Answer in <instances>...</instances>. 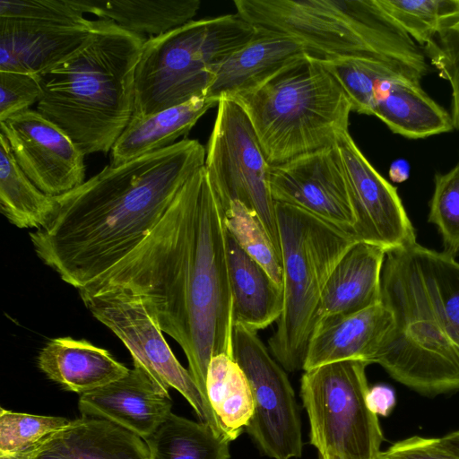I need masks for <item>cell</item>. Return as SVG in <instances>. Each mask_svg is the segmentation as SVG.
Here are the masks:
<instances>
[{
	"mask_svg": "<svg viewBox=\"0 0 459 459\" xmlns=\"http://www.w3.org/2000/svg\"><path fill=\"white\" fill-rule=\"evenodd\" d=\"M381 303L392 324L371 363L424 395L459 391V262L417 241L387 250Z\"/></svg>",
	"mask_w": 459,
	"mask_h": 459,
	"instance_id": "obj_3",
	"label": "cell"
},
{
	"mask_svg": "<svg viewBox=\"0 0 459 459\" xmlns=\"http://www.w3.org/2000/svg\"><path fill=\"white\" fill-rule=\"evenodd\" d=\"M256 32L236 13L193 20L146 39L135 70L133 117L205 97L214 69Z\"/></svg>",
	"mask_w": 459,
	"mask_h": 459,
	"instance_id": "obj_8",
	"label": "cell"
},
{
	"mask_svg": "<svg viewBox=\"0 0 459 459\" xmlns=\"http://www.w3.org/2000/svg\"><path fill=\"white\" fill-rule=\"evenodd\" d=\"M230 99L247 113L270 166L334 146L352 111L336 78L307 55Z\"/></svg>",
	"mask_w": 459,
	"mask_h": 459,
	"instance_id": "obj_6",
	"label": "cell"
},
{
	"mask_svg": "<svg viewBox=\"0 0 459 459\" xmlns=\"http://www.w3.org/2000/svg\"><path fill=\"white\" fill-rule=\"evenodd\" d=\"M384 459H459V455L449 449L441 437L413 436L393 444L381 452Z\"/></svg>",
	"mask_w": 459,
	"mask_h": 459,
	"instance_id": "obj_38",
	"label": "cell"
},
{
	"mask_svg": "<svg viewBox=\"0 0 459 459\" xmlns=\"http://www.w3.org/2000/svg\"><path fill=\"white\" fill-rule=\"evenodd\" d=\"M429 221L434 224L446 252L459 254V162L446 173H436Z\"/></svg>",
	"mask_w": 459,
	"mask_h": 459,
	"instance_id": "obj_33",
	"label": "cell"
},
{
	"mask_svg": "<svg viewBox=\"0 0 459 459\" xmlns=\"http://www.w3.org/2000/svg\"><path fill=\"white\" fill-rule=\"evenodd\" d=\"M0 207L20 229L44 226L56 209L55 196L40 191L19 167L10 144L0 133Z\"/></svg>",
	"mask_w": 459,
	"mask_h": 459,
	"instance_id": "obj_28",
	"label": "cell"
},
{
	"mask_svg": "<svg viewBox=\"0 0 459 459\" xmlns=\"http://www.w3.org/2000/svg\"><path fill=\"white\" fill-rule=\"evenodd\" d=\"M234 5L246 22L294 39L312 58L378 60L420 81L429 71L424 51L377 0H235Z\"/></svg>",
	"mask_w": 459,
	"mask_h": 459,
	"instance_id": "obj_5",
	"label": "cell"
},
{
	"mask_svg": "<svg viewBox=\"0 0 459 459\" xmlns=\"http://www.w3.org/2000/svg\"><path fill=\"white\" fill-rule=\"evenodd\" d=\"M217 107L204 163L210 182L225 209L238 201L259 216L281 254L270 164L255 131L236 100L221 98Z\"/></svg>",
	"mask_w": 459,
	"mask_h": 459,
	"instance_id": "obj_11",
	"label": "cell"
},
{
	"mask_svg": "<svg viewBox=\"0 0 459 459\" xmlns=\"http://www.w3.org/2000/svg\"><path fill=\"white\" fill-rule=\"evenodd\" d=\"M225 207L204 166L184 183L150 234L88 285L139 296L161 331L182 348L204 398L211 359L232 357L233 302Z\"/></svg>",
	"mask_w": 459,
	"mask_h": 459,
	"instance_id": "obj_1",
	"label": "cell"
},
{
	"mask_svg": "<svg viewBox=\"0 0 459 459\" xmlns=\"http://www.w3.org/2000/svg\"><path fill=\"white\" fill-rule=\"evenodd\" d=\"M26 450L14 454H0V459H25Z\"/></svg>",
	"mask_w": 459,
	"mask_h": 459,
	"instance_id": "obj_42",
	"label": "cell"
},
{
	"mask_svg": "<svg viewBox=\"0 0 459 459\" xmlns=\"http://www.w3.org/2000/svg\"><path fill=\"white\" fill-rule=\"evenodd\" d=\"M41 93L38 74L0 71V122L29 109Z\"/></svg>",
	"mask_w": 459,
	"mask_h": 459,
	"instance_id": "obj_36",
	"label": "cell"
},
{
	"mask_svg": "<svg viewBox=\"0 0 459 459\" xmlns=\"http://www.w3.org/2000/svg\"><path fill=\"white\" fill-rule=\"evenodd\" d=\"M40 442L62 459H150L144 439L105 419L81 416Z\"/></svg>",
	"mask_w": 459,
	"mask_h": 459,
	"instance_id": "obj_24",
	"label": "cell"
},
{
	"mask_svg": "<svg viewBox=\"0 0 459 459\" xmlns=\"http://www.w3.org/2000/svg\"><path fill=\"white\" fill-rule=\"evenodd\" d=\"M367 403L376 415L388 416L395 405L394 391L385 385H374L368 392Z\"/></svg>",
	"mask_w": 459,
	"mask_h": 459,
	"instance_id": "obj_39",
	"label": "cell"
},
{
	"mask_svg": "<svg viewBox=\"0 0 459 459\" xmlns=\"http://www.w3.org/2000/svg\"><path fill=\"white\" fill-rule=\"evenodd\" d=\"M83 417L105 419L148 439L172 413L169 393L137 362L122 377L80 395Z\"/></svg>",
	"mask_w": 459,
	"mask_h": 459,
	"instance_id": "obj_16",
	"label": "cell"
},
{
	"mask_svg": "<svg viewBox=\"0 0 459 459\" xmlns=\"http://www.w3.org/2000/svg\"><path fill=\"white\" fill-rule=\"evenodd\" d=\"M25 459H62L57 455L54 454L48 448H46L40 440L33 446L30 447L26 451Z\"/></svg>",
	"mask_w": 459,
	"mask_h": 459,
	"instance_id": "obj_40",
	"label": "cell"
},
{
	"mask_svg": "<svg viewBox=\"0 0 459 459\" xmlns=\"http://www.w3.org/2000/svg\"><path fill=\"white\" fill-rule=\"evenodd\" d=\"M228 265L234 325L257 332L277 321L283 308L282 288L229 233Z\"/></svg>",
	"mask_w": 459,
	"mask_h": 459,
	"instance_id": "obj_23",
	"label": "cell"
},
{
	"mask_svg": "<svg viewBox=\"0 0 459 459\" xmlns=\"http://www.w3.org/2000/svg\"><path fill=\"white\" fill-rule=\"evenodd\" d=\"M92 20L0 19V71L39 74L77 49Z\"/></svg>",
	"mask_w": 459,
	"mask_h": 459,
	"instance_id": "obj_17",
	"label": "cell"
},
{
	"mask_svg": "<svg viewBox=\"0 0 459 459\" xmlns=\"http://www.w3.org/2000/svg\"><path fill=\"white\" fill-rule=\"evenodd\" d=\"M378 459H384V458H382L381 456H379V458H378Z\"/></svg>",
	"mask_w": 459,
	"mask_h": 459,
	"instance_id": "obj_44",
	"label": "cell"
},
{
	"mask_svg": "<svg viewBox=\"0 0 459 459\" xmlns=\"http://www.w3.org/2000/svg\"><path fill=\"white\" fill-rule=\"evenodd\" d=\"M13 157L30 180L44 194L59 196L85 180L84 154L57 126L36 109L0 122Z\"/></svg>",
	"mask_w": 459,
	"mask_h": 459,
	"instance_id": "obj_15",
	"label": "cell"
},
{
	"mask_svg": "<svg viewBox=\"0 0 459 459\" xmlns=\"http://www.w3.org/2000/svg\"><path fill=\"white\" fill-rule=\"evenodd\" d=\"M145 40L112 22L92 20L85 41L39 74L42 93L36 110L84 155L108 153L131 120Z\"/></svg>",
	"mask_w": 459,
	"mask_h": 459,
	"instance_id": "obj_4",
	"label": "cell"
},
{
	"mask_svg": "<svg viewBox=\"0 0 459 459\" xmlns=\"http://www.w3.org/2000/svg\"><path fill=\"white\" fill-rule=\"evenodd\" d=\"M335 146L355 217V240L386 251L415 242V230L396 187L368 160L349 130L339 134Z\"/></svg>",
	"mask_w": 459,
	"mask_h": 459,
	"instance_id": "obj_13",
	"label": "cell"
},
{
	"mask_svg": "<svg viewBox=\"0 0 459 459\" xmlns=\"http://www.w3.org/2000/svg\"><path fill=\"white\" fill-rule=\"evenodd\" d=\"M232 359L246 375L254 413L245 430L273 459L302 455L301 421L294 390L284 368L271 356L255 331L235 324Z\"/></svg>",
	"mask_w": 459,
	"mask_h": 459,
	"instance_id": "obj_12",
	"label": "cell"
},
{
	"mask_svg": "<svg viewBox=\"0 0 459 459\" xmlns=\"http://www.w3.org/2000/svg\"><path fill=\"white\" fill-rule=\"evenodd\" d=\"M145 441L150 459H230L227 437L173 412Z\"/></svg>",
	"mask_w": 459,
	"mask_h": 459,
	"instance_id": "obj_29",
	"label": "cell"
},
{
	"mask_svg": "<svg viewBox=\"0 0 459 459\" xmlns=\"http://www.w3.org/2000/svg\"><path fill=\"white\" fill-rule=\"evenodd\" d=\"M224 222L238 246L282 288L281 256L259 216L242 203L232 201L225 209Z\"/></svg>",
	"mask_w": 459,
	"mask_h": 459,
	"instance_id": "obj_31",
	"label": "cell"
},
{
	"mask_svg": "<svg viewBox=\"0 0 459 459\" xmlns=\"http://www.w3.org/2000/svg\"><path fill=\"white\" fill-rule=\"evenodd\" d=\"M195 139L117 166H106L70 192L55 196L49 221L30 233L39 259L78 290L133 251L161 219L188 178L204 166Z\"/></svg>",
	"mask_w": 459,
	"mask_h": 459,
	"instance_id": "obj_2",
	"label": "cell"
},
{
	"mask_svg": "<svg viewBox=\"0 0 459 459\" xmlns=\"http://www.w3.org/2000/svg\"><path fill=\"white\" fill-rule=\"evenodd\" d=\"M320 459H342L338 455H333V454H324L320 455Z\"/></svg>",
	"mask_w": 459,
	"mask_h": 459,
	"instance_id": "obj_43",
	"label": "cell"
},
{
	"mask_svg": "<svg viewBox=\"0 0 459 459\" xmlns=\"http://www.w3.org/2000/svg\"><path fill=\"white\" fill-rule=\"evenodd\" d=\"M378 4L419 46L459 17V0H377Z\"/></svg>",
	"mask_w": 459,
	"mask_h": 459,
	"instance_id": "obj_32",
	"label": "cell"
},
{
	"mask_svg": "<svg viewBox=\"0 0 459 459\" xmlns=\"http://www.w3.org/2000/svg\"><path fill=\"white\" fill-rule=\"evenodd\" d=\"M372 116L394 134L423 139L455 129L451 114L409 79L383 83L377 92Z\"/></svg>",
	"mask_w": 459,
	"mask_h": 459,
	"instance_id": "obj_22",
	"label": "cell"
},
{
	"mask_svg": "<svg viewBox=\"0 0 459 459\" xmlns=\"http://www.w3.org/2000/svg\"><path fill=\"white\" fill-rule=\"evenodd\" d=\"M283 273V308L269 347L287 371L303 369L325 286L352 237L313 214L275 203Z\"/></svg>",
	"mask_w": 459,
	"mask_h": 459,
	"instance_id": "obj_7",
	"label": "cell"
},
{
	"mask_svg": "<svg viewBox=\"0 0 459 459\" xmlns=\"http://www.w3.org/2000/svg\"><path fill=\"white\" fill-rule=\"evenodd\" d=\"M305 55L294 39L257 28L250 41L214 69L205 97L219 101L253 90Z\"/></svg>",
	"mask_w": 459,
	"mask_h": 459,
	"instance_id": "obj_19",
	"label": "cell"
},
{
	"mask_svg": "<svg viewBox=\"0 0 459 459\" xmlns=\"http://www.w3.org/2000/svg\"><path fill=\"white\" fill-rule=\"evenodd\" d=\"M79 294L91 315L125 344L133 362L139 363L165 391L174 388L179 392L201 422L225 437L210 403L189 370L175 357L139 296L124 287L109 284L83 288Z\"/></svg>",
	"mask_w": 459,
	"mask_h": 459,
	"instance_id": "obj_10",
	"label": "cell"
},
{
	"mask_svg": "<svg viewBox=\"0 0 459 459\" xmlns=\"http://www.w3.org/2000/svg\"><path fill=\"white\" fill-rule=\"evenodd\" d=\"M206 393L225 437L236 439L253 416L254 399L246 375L232 357L220 354L211 359Z\"/></svg>",
	"mask_w": 459,
	"mask_h": 459,
	"instance_id": "obj_27",
	"label": "cell"
},
{
	"mask_svg": "<svg viewBox=\"0 0 459 459\" xmlns=\"http://www.w3.org/2000/svg\"><path fill=\"white\" fill-rule=\"evenodd\" d=\"M37 361L50 380L80 394L109 384L129 371L108 351L71 337L49 340Z\"/></svg>",
	"mask_w": 459,
	"mask_h": 459,
	"instance_id": "obj_21",
	"label": "cell"
},
{
	"mask_svg": "<svg viewBox=\"0 0 459 459\" xmlns=\"http://www.w3.org/2000/svg\"><path fill=\"white\" fill-rule=\"evenodd\" d=\"M84 18L74 0H0V19Z\"/></svg>",
	"mask_w": 459,
	"mask_h": 459,
	"instance_id": "obj_37",
	"label": "cell"
},
{
	"mask_svg": "<svg viewBox=\"0 0 459 459\" xmlns=\"http://www.w3.org/2000/svg\"><path fill=\"white\" fill-rule=\"evenodd\" d=\"M83 13L112 22L134 34L150 38L180 27L196 15L199 0H74Z\"/></svg>",
	"mask_w": 459,
	"mask_h": 459,
	"instance_id": "obj_26",
	"label": "cell"
},
{
	"mask_svg": "<svg viewBox=\"0 0 459 459\" xmlns=\"http://www.w3.org/2000/svg\"><path fill=\"white\" fill-rule=\"evenodd\" d=\"M391 324V312L382 303L320 320L310 336L303 370L351 359L371 364Z\"/></svg>",
	"mask_w": 459,
	"mask_h": 459,
	"instance_id": "obj_18",
	"label": "cell"
},
{
	"mask_svg": "<svg viewBox=\"0 0 459 459\" xmlns=\"http://www.w3.org/2000/svg\"><path fill=\"white\" fill-rule=\"evenodd\" d=\"M71 420L60 416L34 415L0 410V454L24 451Z\"/></svg>",
	"mask_w": 459,
	"mask_h": 459,
	"instance_id": "obj_34",
	"label": "cell"
},
{
	"mask_svg": "<svg viewBox=\"0 0 459 459\" xmlns=\"http://www.w3.org/2000/svg\"><path fill=\"white\" fill-rule=\"evenodd\" d=\"M441 440L449 449L459 455V430L442 437Z\"/></svg>",
	"mask_w": 459,
	"mask_h": 459,
	"instance_id": "obj_41",
	"label": "cell"
},
{
	"mask_svg": "<svg viewBox=\"0 0 459 459\" xmlns=\"http://www.w3.org/2000/svg\"><path fill=\"white\" fill-rule=\"evenodd\" d=\"M359 359L325 364L305 371L300 396L319 455L342 459H378L383 434L367 403L366 368Z\"/></svg>",
	"mask_w": 459,
	"mask_h": 459,
	"instance_id": "obj_9",
	"label": "cell"
},
{
	"mask_svg": "<svg viewBox=\"0 0 459 459\" xmlns=\"http://www.w3.org/2000/svg\"><path fill=\"white\" fill-rule=\"evenodd\" d=\"M218 103L206 97H195L148 116L132 117L110 151L109 165L117 166L174 144Z\"/></svg>",
	"mask_w": 459,
	"mask_h": 459,
	"instance_id": "obj_25",
	"label": "cell"
},
{
	"mask_svg": "<svg viewBox=\"0 0 459 459\" xmlns=\"http://www.w3.org/2000/svg\"><path fill=\"white\" fill-rule=\"evenodd\" d=\"M386 250L357 241L342 256L323 290L315 317L356 313L381 303V273Z\"/></svg>",
	"mask_w": 459,
	"mask_h": 459,
	"instance_id": "obj_20",
	"label": "cell"
},
{
	"mask_svg": "<svg viewBox=\"0 0 459 459\" xmlns=\"http://www.w3.org/2000/svg\"><path fill=\"white\" fill-rule=\"evenodd\" d=\"M425 56L452 90L451 117L459 130V17L444 26L424 48Z\"/></svg>",
	"mask_w": 459,
	"mask_h": 459,
	"instance_id": "obj_35",
	"label": "cell"
},
{
	"mask_svg": "<svg viewBox=\"0 0 459 459\" xmlns=\"http://www.w3.org/2000/svg\"><path fill=\"white\" fill-rule=\"evenodd\" d=\"M269 183L275 203L300 208L354 238L355 217L335 145L270 166Z\"/></svg>",
	"mask_w": 459,
	"mask_h": 459,
	"instance_id": "obj_14",
	"label": "cell"
},
{
	"mask_svg": "<svg viewBox=\"0 0 459 459\" xmlns=\"http://www.w3.org/2000/svg\"><path fill=\"white\" fill-rule=\"evenodd\" d=\"M347 95L351 110L372 116L377 92L387 82L409 79L420 82L405 70L388 63L365 58L320 60Z\"/></svg>",
	"mask_w": 459,
	"mask_h": 459,
	"instance_id": "obj_30",
	"label": "cell"
}]
</instances>
